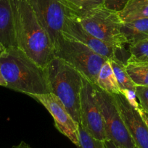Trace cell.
Segmentation results:
<instances>
[{
    "mask_svg": "<svg viewBox=\"0 0 148 148\" xmlns=\"http://www.w3.org/2000/svg\"><path fill=\"white\" fill-rule=\"evenodd\" d=\"M17 47L41 67L55 57L49 34L26 0H12Z\"/></svg>",
    "mask_w": 148,
    "mask_h": 148,
    "instance_id": "obj_1",
    "label": "cell"
},
{
    "mask_svg": "<svg viewBox=\"0 0 148 148\" xmlns=\"http://www.w3.org/2000/svg\"><path fill=\"white\" fill-rule=\"evenodd\" d=\"M0 69L6 88L28 95L51 92L46 68L39 66L18 47L0 52Z\"/></svg>",
    "mask_w": 148,
    "mask_h": 148,
    "instance_id": "obj_2",
    "label": "cell"
},
{
    "mask_svg": "<svg viewBox=\"0 0 148 148\" xmlns=\"http://www.w3.org/2000/svg\"><path fill=\"white\" fill-rule=\"evenodd\" d=\"M51 92L57 96L72 118L80 124V95L83 78L76 69L55 57L46 66Z\"/></svg>",
    "mask_w": 148,
    "mask_h": 148,
    "instance_id": "obj_3",
    "label": "cell"
},
{
    "mask_svg": "<svg viewBox=\"0 0 148 148\" xmlns=\"http://www.w3.org/2000/svg\"><path fill=\"white\" fill-rule=\"evenodd\" d=\"M75 18L89 33L115 48L118 51L124 50L128 44L121 31L123 21L118 12L102 5Z\"/></svg>",
    "mask_w": 148,
    "mask_h": 148,
    "instance_id": "obj_4",
    "label": "cell"
},
{
    "mask_svg": "<svg viewBox=\"0 0 148 148\" xmlns=\"http://www.w3.org/2000/svg\"><path fill=\"white\" fill-rule=\"evenodd\" d=\"M55 56L71 65L94 85L102 66L108 60L86 45L64 36L55 49Z\"/></svg>",
    "mask_w": 148,
    "mask_h": 148,
    "instance_id": "obj_5",
    "label": "cell"
},
{
    "mask_svg": "<svg viewBox=\"0 0 148 148\" xmlns=\"http://www.w3.org/2000/svg\"><path fill=\"white\" fill-rule=\"evenodd\" d=\"M95 88V98L104 122L107 140L119 148H135L133 139L111 94Z\"/></svg>",
    "mask_w": 148,
    "mask_h": 148,
    "instance_id": "obj_6",
    "label": "cell"
},
{
    "mask_svg": "<svg viewBox=\"0 0 148 148\" xmlns=\"http://www.w3.org/2000/svg\"><path fill=\"white\" fill-rule=\"evenodd\" d=\"M49 34L55 49L63 38L62 27L67 12L59 0H26Z\"/></svg>",
    "mask_w": 148,
    "mask_h": 148,
    "instance_id": "obj_7",
    "label": "cell"
},
{
    "mask_svg": "<svg viewBox=\"0 0 148 148\" xmlns=\"http://www.w3.org/2000/svg\"><path fill=\"white\" fill-rule=\"evenodd\" d=\"M79 124L97 140H107L103 119L96 101L95 88L85 77L80 95Z\"/></svg>",
    "mask_w": 148,
    "mask_h": 148,
    "instance_id": "obj_8",
    "label": "cell"
},
{
    "mask_svg": "<svg viewBox=\"0 0 148 148\" xmlns=\"http://www.w3.org/2000/svg\"><path fill=\"white\" fill-rule=\"evenodd\" d=\"M111 95L136 147L148 148V121L143 111L133 106L122 92Z\"/></svg>",
    "mask_w": 148,
    "mask_h": 148,
    "instance_id": "obj_9",
    "label": "cell"
},
{
    "mask_svg": "<svg viewBox=\"0 0 148 148\" xmlns=\"http://www.w3.org/2000/svg\"><path fill=\"white\" fill-rule=\"evenodd\" d=\"M29 96L44 106L53 117L57 130L78 147V124L72 118L61 100L52 92Z\"/></svg>",
    "mask_w": 148,
    "mask_h": 148,
    "instance_id": "obj_10",
    "label": "cell"
},
{
    "mask_svg": "<svg viewBox=\"0 0 148 148\" xmlns=\"http://www.w3.org/2000/svg\"><path fill=\"white\" fill-rule=\"evenodd\" d=\"M62 35L86 45L107 59L118 58V51L115 48L89 33L75 17L66 14L62 27Z\"/></svg>",
    "mask_w": 148,
    "mask_h": 148,
    "instance_id": "obj_11",
    "label": "cell"
},
{
    "mask_svg": "<svg viewBox=\"0 0 148 148\" xmlns=\"http://www.w3.org/2000/svg\"><path fill=\"white\" fill-rule=\"evenodd\" d=\"M0 43L5 49L17 47L12 0H0Z\"/></svg>",
    "mask_w": 148,
    "mask_h": 148,
    "instance_id": "obj_12",
    "label": "cell"
},
{
    "mask_svg": "<svg viewBox=\"0 0 148 148\" xmlns=\"http://www.w3.org/2000/svg\"><path fill=\"white\" fill-rule=\"evenodd\" d=\"M121 31L127 40L128 45L133 44L148 38V18L139 19L124 23Z\"/></svg>",
    "mask_w": 148,
    "mask_h": 148,
    "instance_id": "obj_13",
    "label": "cell"
},
{
    "mask_svg": "<svg viewBox=\"0 0 148 148\" xmlns=\"http://www.w3.org/2000/svg\"><path fill=\"white\" fill-rule=\"evenodd\" d=\"M118 12L124 23L148 18V0H129Z\"/></svg>",
    "mask_w": 148,
    "mask_h": 148,
    "instance_id": "obj_14",
    "label": "cell"
},
{
    "mask_svg": "<svg viewBox=\"0 0 148 148\" xmlns=\"http://www.w3.org/2000/svg\"><path fill=\"white\" fill-rule=\"evenodd\" d=\"M97 86L109 94L121 92L109 59L103 64L99 72Z\"/></svg>",
    "mask_w": 148,
    "mask_h": 148,
    "instance_id": "obj_15",
    "label": "cell"
},
{
    "mask_svg": "<svg viewBox=\"0 0 148 148\" xmlns=\"http://www.w3.org/2000/svg\"><path fill=\"white\" fill-rule=\"evenodd\" d=\"M64 6L67 14L78 17L88 12L104 5L105 0H59Z\"/></svg>",
    "mask_w": 148,
    "mask_h": 148,
    "instance_id": "obj_16",
    "label": "cell"
},
{
    "mask_svg": "<svg viewBox=\"0 0 148 148\" xmlns=\"http://www.w3.org/2000/svg\"><path fill=\"white\" fill-rule=\"evenodd\" d=\"M111 64L112 69L115 74L116 79L118 83L121 92H135L136 86L134 82L132 81L126 70V64L123 61L115 57L114 59H109Z\"/></svg>",
    "mask_w": 148,
    "mask_h": 148,
    "instance_id": "obj_17",
    "label": "cell"
},
{
    "mask_svg": "<svg viewBox=\"0 0 148 148\" xmlns=\"http://www.w3.org/2000/svg\"><path fill=\"white\" fill-rule=\"evenodd\" d=\"M129 56L126 64H148V38L133 44L129 45Z\"/></svg>",
    "mask_w": 148,
    "mask_h": 148,
    "instance_id": "obj_18",
    "label": "cell"
},
{
    "mask_svg": "<svg viewBox=\"0 0 148 148\" xmlns=\"http://www.w3.org/2000/svg\"><path fill=\"white\" fill-rule=\"evenodd\" d=\"M126 67L135 85L148 86V64L129 63Z\"/></svg>",
    "mask_w": 148,
    "mask_h": 148,
    "instance_id": "obj_19",
    "label": "cell"
},
{
    "mask_svg": "<svg viewBox=\"0 0 148 148\" xmlns=\"http://www.w3.org/2000/svg\"><path fill=\"white\" fill-rule=\"evenodd\" d=\"M78 140L81 148H106L104 141L96 139L78 124Z\"/></svg>",
    "mask_w": 148,
    "mask_h": 148,
    "instance_id": "obj_20",
    "label": "cell"
},
{
    "mask_svg": "<svg viewBox=\"0 0 148 148\" xmlns=\"http://www.w3.org/2000/svg\"><path fill=\"white\" fill-rule=\"evenodd\" d=\"M135 95L139 100L141 110L145 114H148V86L136 85Z\"/></svg>",
    "mask_w": 148,
    "mask_h": 148,
    "instance_id": "obj_21",
    "label": "cell"
},
{
    "mask_svg": "<svg viewBox=\"0 0 148 148\" xmlns=\"http://www.w3.org/2000/svg\"><path fill=\"white\" fill-rule=\"evenodd\" d=\"M129 0H105L104 5L110 10L120 12Z\"/></svg>",
    "mask_w": 148,
    "mask_h": 148,
    "instance_id": "obj_22",
    "label": "cell"
},
{
    "mask_svg": "<svg viewBox=\"0 0 148 148\" xmlns=\"http://www.w3.org/2000/svg\"><path fill=\"white\" fill-rule=\"evenodd\" d=\"M12 148H31V147H30L28 145L26 144L25 142H21L20 144L14 146V147H12Z\"/></svg>",
    "mask_w": 148,
    "mask_h": 148,
    "instance_id": "obj_23",
    "label": "cell"
},
{
    "mask_svg": "<svg viewBox=\"0 0 148 148\" xmlns=\"http://www.w3.org/2000/svg\"><path fill=\"white\" fill-rule=\"evenodd\" d=\"M0 86L7 87V83H6L5 79H4V77H3L2 74H1V69H0Z\"/></svg>",
    "mask_w": 148,
    "mask_h": 148,
    "instance_id": "obj_24",
    "label": "cell"
},
{
    "mask_svg": "<svg viewBox=\"0 0 148 148\" xmlns=\"http://www.w3.org/2000/svg\"><path fill=\"white\" fill-rule=\"evenodd\" d=\"M104 144H105L106 148H119L118 147L115 145H114L113 143L108 141V140H105V141H104Z\"/></svg>",
    "mask_w": 148,
    "mask_h": 148,
    "instance_id": "obj_25",
    "label": "cell"
},
{
    "mask_svg": "<svg viewBox=\"0 0 148 148\" xmlns=\"http://www.w3.org/2000/svg\"><path fill=\"white\" fill-rule=\"evenodd\" d=\"M4 49H5V47H4L2 44H1V43H0V52L3 51Z\"/></svg>",
    "mask_w": 148,
    "mask_h": 148,
    "instance_id": "obj_26",
    "label": "cell"
},
{
    "mask_svg": "<svg viewBox=\"0 0 148 148\" xmlns=\"http://www.w3.org/2000/svg\"><path fill=\"white\" fill-rule=\"evenodd\" d=\"M144 114H145V117H146L147 120V121H148V114H145V113H144Z\"/></svg>",
    "mask_w": 148,
    "mask_h": 148,
    "instance_id": "obj_27",
    "label": "cell"
},
{
    "mask_svg": "<svg viewBox=\"0 0 148 148\" xmlns=\"http://www.w3.org/2000/svg\"><path fill=\"white\" fill-rule=\"evenodd\" d=\"M78 147V148H81L80 147Z\"/></svg>",
    "mask_w": 148,
    "mask_h": 148,
    "instance_id": "obj_28",
    "label": "cell"
},
{
    "mask_svg": "<svg viewBox=\"0 0 148 148\" xmlns=\"http://www.w3.org/2000/svg\"><path fill=\"white\" fill-rule=\"evenodd\" d=\"M135 148H137V147H135Z\"/></svg>",
    "mask_w": 148,
    "mask_h": 148,
    "instance_id": "obj_29",
    "label": "cell"
}]
</instances>
